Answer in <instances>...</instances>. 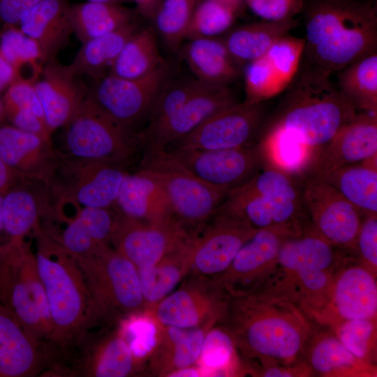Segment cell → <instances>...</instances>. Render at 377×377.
Here are the masks:
<instances>
[{
    "label": "cell",
    "mask_w": 377,
    "mask_h": 377,
    "mask_svg": "<svg viewBox=\"0 0 377 377\" xmlns=\"http://www.w3.org/2000/svg\"><path fill=\"white\" fill-rule=\"evenodd\" d=\"M219 323L232 334L242 359L286 365L302 360L318 325L286 299L263 289L230 298Z\"/></svg>",
    "instance_id": "1"
},
{
    "label": "cell",
    "mask_w": 377,
    "mask_h": 377,
    "mask_svg": "<svg viewBox=\"0 0 377 377\" xmlns=\"http://www.w3.org/2000/svg\"><path fill=\"white\" fill-rule=\"evenodd\" d=\"M307 63L330 74L377 51V10L359 0H304Z\"/></svg>",
    "instance_id": "2"
},
{
    "label": "cell",
    "mask_w": 377,
    "mask_h": 377,
    "mask_svg": "<svg viewBox=\"0 0 377 377\" xmlns=\"http://www.w3.org/2000/svg\"><path fill=\"white\" fill-rule=\"evenodd\" d=\"M331 75L307 63L288 87L277 114L269 124L293 135L318 157L358 114L341 94Z\"/></svg>",
    "instance_id": "3"
},
{
    "label": "cell",
    "mask_w": 377,
    "mask_h": 377,
    "mask_svg": "<svg viewBox=\"0 0 377 377\" xmlns=\"http://www.w3.org/2000/svg\"><path fill=\"white\" fill-rule=\"evenodd\" d=\"M35 255L52 323V341L64 346L101 318L75 258L40 230Z\"/></svg>",
    "instance_id": "4"
},
{
    "label": "cell",
    "mask_w": 377,
    "mask_h": 377,
    "mask_svg": "<svg viewBox=\"0 0 377 377\" xmlns=\"http://www.w3.org/2000/svg\"><path fill=\"white\" fill-rule=\"evenodd\" d=\"M139 168L161 182L175 221L190 235L203 228L229 193L198 178L165 149L145 150Z\"/></svg>",
    "instance_id": "5"
},
{
    "label": "cell",
    "mask_w": 377,
    "mask_h": 377,
    "mask_svg": "<svg viewBox=\"0 0 377 377\" xmlns=\"http://www.w3.org/2000/svg\"><path fill=\"white\" fill-rule=\"evenodd\" d=\"M84 276L101 318L119 321L146 309L138 270L111 244L75 258Z\"/></svg>",
    "instance_id": "6"
},
{
    "label": "cell",
    "mask_w": 377,
    "mask_h": 377,
    "mask_svg": "<svg viewBox=\"0 0 377 377\" xmlns=\"http://www.w3.org/2000/svg\"><path fill=\"white\" fill-rule=\"evenodd\" d=\"M0 303L40 344L52 341V323L35 255L29 244L10 250L0 259Z\"/></svg>",
    "instance_id": "7"
},
{
    "label": "cell",
    "mask_w": 377,
    "mask_h": 377,
    "mask_svg": "<svg viewBox=\"0 0 377 377\" xmlns=\"http://www.w3.org/2000/svg\"><path fill=\"white\" fill-rule=\"evenodd\" d=\"M65 128V156L73 158L124 165L138 147L136 133L109 117L88 93Z\"/></svg>",
    "instance_id": "8"
},
{
    "label": "cell",
    "mask_w": 377,
    "mask_h": 377,
    "mask_svg": "<svg viewBox=\"0 0 377 377\" xmlns=\"http://www.w3.org/2000/svg\"><path fill=\"white\" fill-rule=\"evenodd\" d=\"M169 77L167 64L137 79H125L108 73L96 79L88 94L109 117L137 133L138 126L147 122Z\"/></svg>",
    "instance_id": "9"
},
{
    "label": "cell",
    "mask_w": 377,
    "mask_h": 377,
    "mask_svg": "<svg viewBox=\"0 0 377 377\" xmlns=\"http://www.w3.org/2000/svg\"><path fill=\"white\" fill-rule=\"evenodd\" d=\"M265 111L264 102L235 103L215 112L191 132L168 145L165 150L228 149L254 145L263 131Z\"/></svg>",
    "instance_id": "10"
},
{
    "label": "cell",
    "mask_w": 377,
    "mask_h": 377,
    "mask_svg": "<svg viewBox=\"0 0 377 377\" xmlns=\"http://www.w3.org/2000/svg\"><path fill=\"white\" fill-rule=\"evenodd\" d=\"M230 298L214 279L188 274L178 288L147 309L163 325L191 328L219 323Z\"/></svg>",
    "instance_id": "11"
},
{
    "label": "cell",
    "mask_w": 377,
    "mask_h": 377,
    "mask_svg": "<svg viewBox=\"0 0 377 377\" xmlns=\"http://www.w3.org/2000/svg\"><path fill=\"white\" fill-rule=\"evenodd\" d=\"M302 198L314 230L335 246L353 254L363 214L320 176L302 181Z\"/></svg>",
    "instance_id": "12"
},
{
    "label": "cell",
    "mask_w": 377,
    "mask_h": 377,
    "mask_svg": "<svg viewBox=\"0 0 377 377\" xmlns=\"http://www.w3.org/2000/svg\"><path fill=\"white\" fill-rule=\"evenodd\" d=\"M293 235L281 227L258 229L239 249L228 268L213 279L231 298L255 293L275 269L283 242Z\"/></svg>",
    "instance_id": "13"
},
{
    "label": "cell",
    "mask_w": 377,
    "mask_h": 377,
    "mask_svg": "<svg viewBox=\"0 0 377 377\" xmlns=\"http://www.w3.org/2000/svg\"><path fill=\"white\" fill-rule=\"evenodd\" d=\"M124 165L73 158L59 154L56 171L61 180L56 188L64 198L82 207L112 209L127 172Z\"/></svg>",
    "instance_id": "14"
},
{
    "label": "cell",
    "mask_w": 377,
    "mask_h": 377,
    "mask_svg": "<svg viewBox=\"0 0 377 377\" xmlns=\"http://www.w3.org/2000/svg\"><path fill=\"white\" fill-rule=\"evenodd\" d=\"M193 235L176 222L144 221L116 210L110 244L138 269H142L156 264Z\"/></svg>",
    "instance_id": "15"
},
{
    "label": "cell",
    "mask_w": 377,
    "mask_h": 377,
    "mask_svg": "<svg viewBox=\"0 0 377 377\" xmlns=\"http://www.w3.org/2000/svg\"><path fill=\"white\" fill-rule=\"evenodd\" d=\"M168 152L200 179L229 192L249 182L264 168L258 142L228 149Z\"/></svg>",
    "instance_id": "16"
},
{
    "label": "cell",
    "mask_w": 377,
    "mask_h": 377,
    "mask_svg": "<svg viewBox=\"0 0 377 377\" xmlns=\"http://www.w3.org/2000/svg\"><path fill=\"white\" fill-rule=\"evenodd\" d=\"M257 230L236 216L216 212L194 237L189 274L212 278L221 274Z\"/></svg>",
    "instance_id": "17"
},
{
    "label": "cell",
    "mask_w": 377,
    "mask_h": 377,
    "mask_svg": "<svg viewBox=\"0 0 377 377\" xmlns=\"http://www.w3.org/2000/svg\"><path fill=\"white\" fill-rule=\"evenodd\" d=\"M333 290L324 326L346 320L377 316L376 275L353 256H348L332 273Z\"/></svg>",
    "instance_id": "18"
},
{
    "label": "cell",
    "mask_w": 377,
    "mask_h": 377,
    "mask_svg": "<svg viewBox=\"0 0 377 377\" xmlns=\"http://www.w3.org/2000/svg\"><path fill=\"white\" fill-rule=\"evenodd\" d=\"M229 87L206 84L175 113L149 131L136 133L138 146L144 149H165L172 142L187 135L219 110L237 103Z\"/></svg>",
    "instance_id": "19"
},
{
    "label": "cell",
    "mask_w": 377,
    "mask_h": 377,
    "mask_svg": "<svg viewBox=\"0 0 377 377\" xmlns=\"http://www.w3.org/2000/svg\"><path fill=\"white\" fill-rule=\"evenodd\" d=\"M332 273L313 268L274 269L260 289L286 299L323 325L332 298Z\"/></svg>",
    "instance_id": "20"
},
{
    "label": "cell",
    "mask_w": 377,
    "mask_h": 377,
    "mask_svg": "<svg viewBox=\"0 0 377 377\" xmlns=\"http://www.w3.org/2000/svg\"><path fill=\"white\" fill-rule=\"evenodd\" d=\"M302 181L279 170L265 168L244 186L260 195L274 226L297 235L311 226L303 202Z\"/></svg>",
    "instance_id": "21"
},
{
    "label": "cell",
    "mask_w": 377,
    "mask_h": 377,
    "mask_svg": "<svg viewBox=\"0 0 377 377\" xmlns=\"http://www.w3.org/2000/svg\"><path fill=\"white\" fill-rule=\"evenodd\" d=\"M59 158L52 140L10 124H0V159L12 168L48 184Z\"/></svg>",
    "instance_id": "22"
},
{
    "label": "cell",
    "mask_w": 377,
    "mask_h": 377,
    "mask_svg": "<svg viewBox=\"0 0 377 377\" xmlns=\"http://www.w3.org/2000/svg\"><path fill=\"white\" fill-rule=\"evenodd\" d=\"M377 157V114L361 112L320 151L313 176Z\"/></svg>",
    "instance_id": "23"
},
{
    "label": "cell",
    "mask_w": 377,
    "mask_h": 377,
    "mask_svg": "<svg viewBox=\"0 0 377 377\" xmlns=\"http://www.w3.org/2000/svg\"><path fill=\"white\" fill-rule=\"evenodd\" d=\"M35 88L52 135L73 119L88 93L76 77L66 73L56 60L45 64Z\"/></svg>",
    "instance_id": "24"
},
{
    "label": "cell",
    "mask_w": 377,
    "mask_h": 377,
    "mask_svg": "<svg viewBox=\"0 0 377 377\" xmlns=\"http://www.w3.org/2000/svg\"><path fill=\"white\" fill-rule=\"evenodd\" d=\"M313 375L323 377H376V364L354 356L341 343L333 330L317 325L302 355Z\"/></svg>",
    "instance_id": "25"
},
{
    "label": "cell",
    "mask_w": 377,
    "mask_h": 377,
    "mask_svg": "<svg viewBox=\"0 0 377 377\" xmlns=\"http://www.w3.org/2000/svg\"><path fill=\"white\" fill-rule=\"evenodd\" d=\"M121 214L153 223L176 222L167 193L161 182L142 169L127 172L115 207Z\"/></svg>",
    "instance_id": "26"
},
{
    "label": "cell",
    "mask_w": 377,
    "mask_h": 377,
    "mask_svg": "<svg viewBox=\"0 0 377 377\" xmlns=\"http://www.w3.org/2000/svg\"><path fill=\"white\" fill-rule=\"evenodd\" d=\"M68 0H40L21 17L19 28L39 45L45 64L56 60L73 33Z\"/></svg>",
    "instance_id": "27"
},
{
    "label": "cell",
    "mask_w": 377,
    "mask_h": 377,
    "mask_svg": "<svg viewBox=\"0 0 377 377\" xmlns=\"http://www.w3.org/2000/svg\"><path fill=\"white\" fill-rule=\"evenodd\" d=\"M214 325L191 328L163 325L158 342L147 360V374L168 377L175 370L196 364L205 335Z\"/></svg>",
    "instance_id": "28"
},
{
    "label": "cell",
    "mask_w": 377,
    "mask_h": 377,
    "mask_svg": "<svg viewBox=\"0 0 377 377\" xmlns=\"http://www.w3.org/2000/svg\"><path fill=\"white\" fill-rule=\"evenodd\" d=\"M41 346L0 303V377L35 376L42 364Z\"/></svg>",
    "instance_id": "29"
},
{
    "label": "cell",
    "mask_w": 377,
    "mask_h": 377,
    "mask_svg": "<svg viewBox=\"0 0 377 377\" xmlns=\"http://www.w3.org/2000/svg\"><path fill=\"white\" fill-rule=\"evenodd\" d=\"M187 40L182 54L195 78L209 85L229 87L240 76L242 67L230 55L222 38Z\"/></svg>",
    "instance_id": "30"
},
{
    "label": "cell",
    "mask_w": 377,
    "mask_h": 377,
    "mask_svg": "<svg viewBox=\"0 0 377 377\" xmlns=\"http://www.w3.org/2000/svg\"><path fill=\"white\" fill-rule=\"evenodd\" d=\"M350 255L327 241L311 226L283 242L274 269L313 268L333 272Z\"/></svg>",
    "instance_id": "31"
},
{
    "label": "cell",
    "mask_w": 377,
    "mask_h": 377,
    "mask_svg": "<svg viewBox=\"0 0 377 377\" xmlns=\"http://www.w3.org/2000/svg\"><path fill=\"white\" fill-rule=\"evenodd\" d=\"M116 210L84 207L68 222L57 242L75 258L111 244Z\"/></svg>",
    "instance_id": "32"
},
{
    "label": "cell",
    "mask_w": 377,
    "mask_h": 377,
    "mask_svg": "<svg viewBox=\"0 0 377 377\" xmlns=\"http://www.w3.org/2000/svg\"><path fill=\"white\" fill-rule=\"evenodd\" d=\"M195 235L151 267L138 269L146 309L169 295L188 275L193 263Z\"/></svg>",
    "instance_id": "33"
},
{
    "label": "cell",
    "mask_w": 377,
    "mask_h": 377,
    "mask_svg": "<svg viewBox=\"0 0 377 377\" xmlns=\"http://www.w3.org/2000/svg\"><path fill=\"white\" fill-rule=\"evenodd\" d=\"M298 25L294 18L283 21L260 20L230 29L223 42L242 67L263 56L279 38Z\"/></svg>",
    "instance_id": "34"
},
{
    "label": "cell",
    "mask_w": 377,
    "mask_h": 377,
    "mask_svg": "<svg viewBox=\"0 0 377 377\" xmlns=\"http://www.w3.org/2000/svg\"><path fill=\"white\" fill-rule=\"evenodd\" d=\"M139 29V24L134 21L82 43L71 63L62 65L64 71L73 77L88 75L96 79L103 75L106 69L110 70L126 43Z\"/></svg>",
    "instance_id": "35"
},
{
    "label": "cell",
    "mask_w": 377,
    "mask_h": 377,
    "mask_svg": "<svg viewBox=\"0 0 377 377\" xmlns=\"http://www.w3.org/2000/svg\"><path fill=\"white\" fill-rule=\"evenodd\" d=\"M376 158L343 165L320 177L362 214H377Z\"/></svg>",
    "instance_id": "36"
},
{
    "label": "cell",
    "mask_w": 377,
    "mask_h": 377,
    "mask_svg": "<svg viewBox=\"0 0 377 377\" xmlns=\"http://www.w3.org/2000/svg\"><path fill=\"white\" fill-rule=\"evenodd\" d=\"M32 182L15 185L3 194L2 214L8 249H18L27 243L30 232L38 230L41 211L38 198L29 186Z\"/></svg>",
    "instance_id": "37"
},
{
    "label": "cell",
    "mask_w": 377,
    "mask_h": 377,
    "mask_svg": "<svg viewBox=\"0 0 377 377\" xmlns=\"http://www.w3.org/2000/svg\"><path fill=\"white\" fill-rule=\"evenodd\" d=\"M135 18V12L121 4L85 1L70 8L73 33L82 43L120 29Z\"/></svg>",
    "instance_id": "38"
},
{
    "label": "cell",
    "mask_w": 377,
    "mask_h": 377,
    "mask_svg": "<svg viewBox=\"0 0 377 377\" xmlns=\"http://www.w3.org/2000/svg\"><path fill=\"white\" fill-rule=\"evenodd\" d=\"M131 352L118 327L103 338L88 357L84 374L92 377L133 376L147 369Z\"/></svg>",
    "instance_id": "39"
},
{
    "label": "cell",
    "mask_w": 377,
    "mask_h": 377,
    "mask_svg": "<svg viewBox=\"0 0 377 377\" xmlns=\"http://www.w3.org/2000/svg\"><path fill=\"white\" fill-rule=\"evenodd\" d=\"M338 73L337 88L357 111L377 114V51L353 61Z\"/></svg>",
    "instance_id": "40"
},
{
    "label": "cell",
    "mask_w": 377,
    "mask_h": 377,
    "mask_svg": "<svg viewBox=\"0 0 377 377\" xmlns=\"http://www.w3.org/2000/svg\"><path fill=\"white\" fill-rule=\"evenodd\" d=\"M166 64L152 26L140 28L126 43L109 73L125 79L144 77Z\"/></svg>",
    "instance_id": "41"
},
{
    "label": "cell",
    "mask_w": 377,
    "mask_h": 377,
    "mask_svg": "<svg viewBox=\"0 0 377 377\" xmlns=\"http://www.w3.org/2000/svg\"><path fill=\"white\" fill-rule=\"evenodd\" d=\"M196 364L201 370L202 376H245L244 362L235 341L221 323L207 331Z\"/></svg>",
    "instance_id": "42"
},
{
    "label": "cell",
    "mask_w": 377,
    "mask_h": 377,
    "mask_svg": "<svg viewBox=\"0 0 377 377\" xmlns=\"http://www.w3.org/2000/svg\"><path fill=\"white\" fill-rule=\"evenodd\" d=\"M0 50L13 67L16 80L35 84L42 74L45 63L38 43L18 26L3 27Z\"/></svg>",
    "instance_id": "43"
},
{
    "label": "cell",
    "mask_w": 377,
    "mask_h": 377,
    "mask_svg": "<svg viewBox=\"0 0 377 377\" xmlns=\"http://www.w3.org/2000/svg\"><path fill=\"white\" fill-rule=\"evenodd\" d=\"M200 0H161L150 19L157 37L170 51H176L184 40Z\"/></svg>",
    "instance_id": "44"
},
{
    "label": "cell",
    "mask_w": 377,
    "mask_h": 377,
    "mask_svg": "<svg viewBox=\"0 0 377 377\" xmlns=\"http://www.w3.org/2000/svg\"><path fill=\"white\" fill-rule=\"evenodd\" d=\"M239 0H200L193 12L186 40L218 37L232 28Z\"/></svg>",
    "instance_id": "45"
},
{
    "label": "cell",
    "mask_w": 377,
    "mask_h": 377,
    "mask_svg": "<svg viewBox=\"0 0 377 377\" xmlns=\"http://www.w3.org/2000/svg\"><path fill=\"white\" fill-rule=\"evenodd\" d=\"M118 323V328L131 352L146 364L158 342L163 325L147 309L129 315Z\"/></svg>",
    "instance_id": "46"
},
{
    "label": "cell",
    "mask_w": 377,
    "mask_h": 377,
    "mask_svg": "<svg viewBox=\"0 0 377 377\" xmlns=\"http://www.w3.org/2000/svg\"><path fill=\"white\" fill-rule=\"evenodd\" d=\"M377 319H353L330 327L354 356L369 364L376 363Z\"/></svg>",
    "instance_id": "47"
},
{
    "label": "cell",
    "mask_w": 377,
    "mask_h": 377,
    "mask_svg": "<svg viewBox=\"0 0 377 377\" xmlns=\"http://www.w3.org/2000/svg\"><path fill=\"white\" fill-rule=\"evenodd\" d=\"M206 84L194 76L175 79H170V77L156 101L145 126L140 131L151 130L165 121Z\"/></svg>",
    "instance_id": "48"
},
{
    "label": "cell",
    "mask_w": 377,
    "mask_h": 377,
    "mask_svg": "<svg viewBox=\"0 0 377 377\" xmlns=\"http://www.w3.org/2000/svg\"><path fill=\"white\" fill-rule=\"evenodd\" d=\"M244 67L246 103L265 102L288 87L265 54Z\"/></svg>",
    "instance_id": "49"
},
{
    "label": "cell",
    "mask_w": 377,
    "mask_h": 377,
    "mask_svg": "<svg viewBox=\"0 0 377 377\" xmlns=\"http://www.w3.org/2000/svg\"><path fill=\"white\" fill-rule=\"evenodd\" d=\"M1 99L5 117L19 110H29L45 119L34 83L16 80L6 88Z\"/></svg>",
    "instance_id": "50"
},
{
    "label": "cell",
    "mask_w": 377,
    "mask_h": 377,
    "mask_svg": "<svg viewBox=\"0 0 377 377\" xmlns=\"http://www.w3.org/2000/svg\"><path fill=\"white\" fill-rule=\"evenodd\" d=\"M353 254L365 267L376 275L377 214H363Z\"/></svg>",
    "instance_id": "51"
},
{
    "label": "cell",
    "mask_w": 377,
    "mask_h": 377,
    "mask_svg": "<svg viewBox=\"0 0 377 377\" xmlns=\"http://www.w3.org/2000/svg\"><path fill=\"white\" fill-rule=\"evenodd\" d=\"M245 374L263 377H306L313 372L303 360L290 365L269 360H245Z\"/></svg>",
    "instance_id": "52"
},
{
    "label": "cell",
    "mask_w": 377,
    "mask_h": 377,
    "mask_svg": "<svg viewBox=\"0 0 377 377\" xmlns=\"http://www.w3.org/2000/svg\"><path fill=\"white\" fill-rule=\"evenodd\" d=\"M251 11L263 20L292 19L302 10L304 0H246Z\"/></svg>",
    "instance_id": "53"
},
{
    "label": "cell",
    "mask_w": 377,
    "mask_h": 377,
    "mask_svg": "<svg viewBox=\"0 0 377 377\" xmlns=\"http://www.w3.org/2000/svg\"><path fill=\"white\" fill-rule=\"evenodd\" d=\"M40 0H0V24L17 26L22 15Z\"/></svg>",
    "instance_id": "54"
},
{
    "label": "cell",
    "mask_w": 377,
    "mask_h": 377,
    "mask_svg": "<svg viewBox=\"0 0 377 377\" xmlns=\"http://www.w3.org/2000/svg\"><path fill=\"white\" fill-rule=\"evenodd\" d=\"M36 182L28 175L22 173L0 159V193H5L17 184Z\"/></svg>",
    "instance_id": "55"
},
{
    "label": "cell",
    "mask_w": 377,
    "mask_h": 377,
    "mask_svg": "<svg viewBox=\"0 0 377 377\" xmlns=\"http://www.w3.org/2000/svg\"><path fill=\"white\" fill-rule=\"evenodd\" d=\"M16 79L15 73L0 50V92Z\"/></svg>",
    "instance_id": "56"
},
{
    "label": "cell",
    "mask_w": 377,
    "mask_h": 377,
    "mask_svg": "<svg viewBox=\"0 0 377 377\" xmlns=\"http://www.w3.org/2000/svg\"><path fill=\"white\" fill-rule=\"evenodd\" d=\"M137 5L138 11L145 17L151 18L161 0H132Z\"/></svg>",
    "instance_id": "57"
},
{
    "label": "cell",
    "mask_w": 377,
    "mask_h": 377,
    "mask_svg": "<svg viewBox=\"0 0 377 377\" xmlns=\"http://www.w3.org/2000/svg\"><path fill=\"white\" fill-rule=\"evenodd\" d=\"M201 377L202 372L197 364L183 367L171 372L168 377Z\"/></svg>",
    "instance_id": "58"
},
{
    "label": "cell",
    "mask_w": 377,
    "mask_h": 377,
    "mask_svg": "<svg viewBox=\"0 0 377 377\" xmlns=\"http://www.w3.org/2000/svg\"><path fill=\"white\" fill-rule=\"evenodd\" d=\"M2 199L3 194L0 193V259L3 258L6 253L9 251L7 248L6 243L4 239H3V236L6 238L4 226H3V219L2 214Z\"/></svg>",
    "instance_id": "59"
},
{
    "label": "cell",
    "mask_w": 377,
    "mask_h": 377,
    "mask_svg": "<svg viewBox=\"0 0 377 377\" xmlns=\"http://www.w3.org/2000/svg\"><path fill=\"white\" fill-rule=\"evenodd\" d=\"M126 0H85L87 2L110 3V4H120L122 1Z\"/></svg>",
    "instance_id": "60"
},
{
    "label": "cell",
    "mask_w": 377,
    "mask_h": 377,
    "mask_svg": "<svg viewBox=\"0 0 377 377\" xmlns=\"http://www.w3.org/2000/svg\"><path fill=\"white\" fill-rule=\"evenodd\" d=\"M5 120H6V119L5 114H4V110H3V103H2V99L0 97V124L3 123V122H5Z\"/></svg>",
    "instance_id": "61"
}]
</instances>
